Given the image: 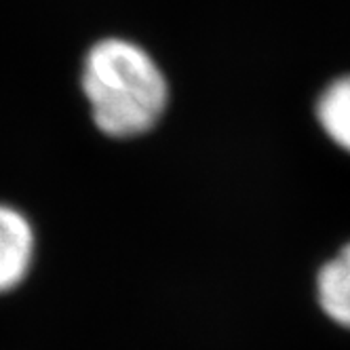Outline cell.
Returning a JSON list of instances; mask_svg holds the SVG:
<instances>
[{"instance_id":"obj_2","label":"cell","mask_w":350,"mask_h":350,"mask_svg":"<svg viewBox=\"0 0 350 350\" xmlns=\"http://www.w3.org/2000/svg\"><path fill=\"white\" fill-rule=\"evenodd\" d=\"M34 258V230L15 207L0 205V293L13 291L28 277Z\"/></svg>"},{"instance_id":"obj_4","label":"cell","mask_w":350,"mask_h":350,"mask_svg":"<svg viewBox=\"0 0 350 350\" xmlns=\"http://www.w3.org/2000/svg\"><path fill=\"white\" fill-rule=\"evenodd\" d=\"M317 120L327 137L350 154V74L323 89L317 99Z\"/></svg>"},{"instance_id":"obj_3","label":"cell","mask_w":350,"mask_h":350,"mask_svg":"<svg viewBox=\"0 0 350 350\" xmlns=\"http://www.w3.org/2000/svg\"><path fill=\"white\" fill-rule=\"evenodd\" d=\"M317 299L321 310L336 325L350 329V243L321 266L317 274Z\"/></svg>"},{"instance_id":"obj_1","label":"cell","mask_w":350,"mask_h":350,"mask_svg":"<svg viewBox=\"0 0 350 350\" xmlns=\"http://www.w3.org/2000/svg\"><path fill=\"white\" fill-rule=\"evenodd\" d=\"M83 93L95 127L108 137H137L161 120L169 85L146 49L124 38H104L85 55Z\"/></svg>"}]
</instances>
